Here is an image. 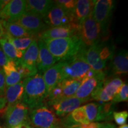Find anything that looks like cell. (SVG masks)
<instances>
[{
	"label": "cell",
	"mask_w": 128,
	"mask_h": 128,
	"mask_svg": "<svg viewBox=\"0 0 128 128\" xmlns=\"http://www.w3.org/2000/svg\"><path fill=\"white\" fill-rule=\"evenodd\" d=\"M89 122H96L100 121L99 105L98 103H90L84 106Z\"/></svg>",
	"instance_id": "cell-30"
},
{
	"label": "cell",
	"mask_w": 128,
	"mask_h": 128,
	"mask_svg": "<svg viewBox=\"0 0 128 128\" xmlns=\"http://www.w3.org/2000/svg\"><path fill=\"white\" fill-rule=\"evenodd\" d=\"M98 128H116L114 124H111V123L105 122L101 124L100 123V126Z\"/></svg>",
	"instance_id": "cell-38"
},
{
	"label": "cell",
	"mask_w": 128,
	"mask_h": 128,
	"mask_svg": "<svg viewBox=\"0 0 128 128\" xmlns=\"http://www.w3.org/2000/svg\"><path fill=\"white\" fill-rule=\"evenodd\" d=\"M8 2L9 1H2V0H0V11L5 7V6Z\"/></svg>",
	"instance_id": "cell-40"
},
{
	"label": "cell",
	"mask_w": 128,
	"mask_h": 128,
	"mask_svg": "<svg viewBox=\"0 0 128 128\" xmlns=\"http://www.w3.org/2000/svg\"><path fill=\"white\" fill-rule=\"evenodd\" d=\"M24 93L23 80H22L17 84L12 85L7 87L5 92V97L8 103V106L22 102Z\"/></svg>",
	"instance_id": "cell-24"
},
{
	"label": "cell",
	"mask_w": 128,
	"mask_h": 128,
	"mask_svg": "<svg viewBox=\"0 0 128 128\" xmlns=\"http://www.w3.org/2000/svg\"><path fill=\"white\" fill-rule=\"evenodd\" d=\"M87 101L76 98L75 96L64 98L52 106V108L55 111L56 115L64 117L71 113L76 108H79L82 104Z\"/></svg>",
	"instance_id": "cell-17"
},
{
	"label": "cell",
	"mask_w": 128,
	"mask_h": 128,
	"mask_svg": "<svg viewBox=\"0 0 128 128\" xmlns=\"http://www.w3.org/2000/svg\"><path fill=\"white\" fill-rule=\"evenodd\" d=\"M81 81L76 80H64L58 83L56 86L48 94L45 102L52 106L64 98L73 97L81 84Z\"/></svg>",
	"instance_id": "cell-6"
},
{
	"label": "cell",
	"mask_w": 128,
	"mask_h": 128,
	"mask_svg": "<svg viewBox=\"0 0 128 128\" xmlns=\"http://www.w3.org/2000/svg\"><path fill=\"white\" fill-rule=\"evenodd\" d=\"M12 128H33L32 127L31 124H30V121L28 120L26 121L25 122L23 123V124H19V125L16 126L15 127Z\"/></svg>",
	"instance_id": "cell-37"
},
{
	"label": "cell",
	"mask_w": 128,
	"mask_h": 128,
	"mask_svg": "<svg viewBox=\"0 0 128 128\" xmlns=\"http://www.w3.org/2000/svg\"><path fill=\"white\" fill-rule=\"evenodd\" d=\"M86 50L68 60L61 62L60 72V81L64 80L72 79L81 81L85 78L91 67L86 62L84 58Z\"/></svg>",
	"instance_id": "cell-3"
},
{
	"label": "cell",
	"mask_w": 128,
	"mask_h": 128,
	"mask_svg": "<svg viewBox=\"0 0 128 128\" xmlns=\"http://www.w3.org/2000/svg\"><path fill=\"white\" fill-rule=\"evenodd\" d=\"M78 128L77 126H73V127H71V128Z\"/></svg>",
	"instance_id": "cell-43"
},
{
	"label": "cell",
	"mask_w": 128,
	"mask_h": 128,
	"mask_svg": "<svg viewBox=\"0 0 128 128\" xmlns=\"http://www.w3.org/2000/svg\"><path fill=\"white\" fill-rule=\"evenodd\" d=\"M6 86L7 87L16 84L22 81V76L19 73L17 66V62L9 60L7 63L3 66Z\"/></svg>",
	"instance_id": "cell-22"
},
{
	"label": "cell",
	"mask_w": 128,
	"mask_h": 128,
	"mask_svg": "<svg viewBox=\"0 0 128 128\" xmlns=\"http://www.w3.org/2000/svg\"><path fill=\"white\" fill-rule=\"evenodd\" d=\"M25 0H12L0 11V20L16 22L26 12Z\"/></svg>",
	"instance_id": "cell-12"
},
{
	"label": "cell",
	"mask_w": 128,
	"mask_h": 128,
	"mask_svg": "<svg viewBox=\"0 0 128 128\" xmlns=\"http://www.w3.org/2000/svg\"><path fill=\"white\" fill-rule=\"evenodd\" d=\"M112 71L115 75L127 74L128 71V54L126 49L120 50L113 58Z\"/></svg>",
	"instance_id": "cell-25"
},
{
	"label": "cell",
	"mask_w": 128,
	"mask_h": 128,
	"mask_svg": "<svg viewBox=\"0 0 128 128\" xmlns=\"http://www.w3.org/2000/svg\"><path fill=\"white\" fill-rule=\"evenodd\" d=\"M79 24L71 23L63 26L50 28L40 34V39L50 40L77 36Z\"/></svg>",
	"instance_id": "cell-13"
},
{
	"label": "cell",
	"mask_w": 128,
	"mask_h": 128,
	"mask_svg": "<svg viewBox=\"0 0 128 128\" xmlns=\"http://www.w3.org/2000/svg\"><path fill=\"white\" fill-rule=\"evenodd\" d=\"M119 128H128V125L127 124H124V125H122L120 126Z\"/></svg>",
	"instance_id": "cell-41"
},
{
	"label": "cell",
	"mask_w": 128,
	"mask_h": 128,
	"mask_svg": "<svg viewBox=\"0 0 128 128\" xmlns=\"http://www.w3.org/2000/svg\"><path fill=\"white\" fill-rule=\"evenodd\" d=\"M30 122L35 128H49L60 126V120L52 110L44 104L31 110Z\"/></svg>",
	"instance_id": "cell-5"
},
{
	"label": "cell",
	"mask_w": 128,
	"mask_h": 128,
	"mask_svg": "<svg viewBox=\"0 0 128 128\" xmlns=\"http://www.w3.org/2000/svg\"><path fill=\"white\" fill-rule=\"evenodd\" d=\"M96 1L78 0L71 13L72 23L80 24L92 13Z\"/></svg>",
	"instance_id": "cell-18"
},
{
	"label": "cell",
	"mask_w": 128,
	"mask_h": 128,
	"mask_svg": "<svg viewBox=\"0 0 128 128\" xmlns=\"http://www.w3.org/2000/svg\"><path fill=\"white\" fill-rule=\"evenodd\" d=\"M2 23L4 28L6 29V33L12 38H34V36L16 22H7L2 21Z\"/></svg>",
	"instance_id": "cell-26"
},
{
	"label": "cell",
	"mask_w": 128,
	"mask_h": 128,
	"mask_svg": "<svg viewBox=\"0 0 128 128\" xmlns=\"http://www.w3.org/2000/svg\"><path fill=\"white\" fill-rule=\"evenodd\" d=\"M128 85L127 83H124L119 90L113 98V103H119L122 102H128Z\"/></svg>",
	"instance_id": "cell-31"
},
{
	"label": "cell",
	"mask_w": 128,
	"mask_h": 128,
	"mask_svg": "<svg viewBox=\"0 0 128 128\" xmlns=\"http://www.w3.org/2000/svg\"><path fill=\"white\" fill-rule=\"evenodd\" d=\"M100 123L98 122H90L87 124H80L77 126L79 128H98Z\"/></svg>",
	"instance_id": "cell-36"
},
{
	"label": "cell",
	"mask_w": 128,
	"mask_h": 128,
	"mask_svg": "<svg viewBox=\"0 0 128 128\" xmlns=\"http://www.w3.org/2000/svg\"><path fill=\"white\" fill-rule=\"evenodd\" d=\"M0 45L2 50L9 60L16 61L23 56L24 52L17 49L7 39L3 38L0 39Z\"/></svg>",
	"instance_id": "cell-27"
},
{
	"label": "cell",
	"mask_w": 128,
	"mask_h": 128,
	"mask_svg": "<svg viewBox=\"0 0 128 128\" xmlns=\"http://www.w3.org/2000/svg\"><path fill=\"white\" fill-rule=\"evenodd\" d=\"M43 20L46 25L51 28L63 26L72 23L71 14L55 3Z\"/></svg>",
	"instance_id": "cell-11"
},
{
	"label": "cell",
	"mask_w": 128,
	"mask_h": 128,
	"mask_svg": "<svg viewBox=\"0 0 128 128\" xmlns=\"http://www.w3.org/2000/svg\"><path fill=\"white\" fill-rule=\"evenodd\" d=\"M38 44L39 54L37 60V70L40 74H42L55 65L57 60L48 50L44 40L38 39Z\"/></svg>",
	"instance_id": "cell-16"
},
{
	"label": "cell",
	"mask_w": 128,
	"mask_h": 128,
	"mask_svg": "<svg viewBox=\"0 0 128 128\" xmlns=\"http://www.w3.org/2000/svg\"><path fill=\"white\" fill-rule=\"evenodd\" d=\"M24 93L22 102L29 109L44 105L47 97V91L42 74L37 73L23 80Z\"/></svg>",
	"instance_id": "cell-2"
},
{
	"label": "cell",
	"mask_w": 128,
	"mask_h": 128,
	"mask_svg": "<svg viewBox=\"0 0 128 128\" xmlns=\"http://www.w3.org/2000/svg\"><path fill=\"white\" fill-rule=\"evenodd\" d=\"M105 74L103 71L100 72L94 77L86 78L82 80L75 94V97L87 102L92 99L93 96L103 86Z\"/></svg>",
	"instance_id": "cell-7"
},
{
	"label": "cell",
	"mask_w": 128,
	"mask_h": 128,
	"mask_svg": "<svg viewBox=\"0 0 128 128\" xmlns=\"http://www.w3.org/2000/svg\"><path fill=\"white\" fill-rule=\"evenodd\" d=\"M44 41L49 52L60 62L68 60L87 49L78 36Z\"/></svg>",
	"instance_id": "cell-1"
},
{
	"label": "cell",
	"mask_w": 128,
	"mask_h": 128,
	"mask_svg": "<svg viewBox=\"0 0 128 128\" xmlns=\"http://www.w3.org/2000/svg\"><path fill=\"white\" fill-rule=\"evenodd\" d=\"M16 23L22 26L34 36L38 34H40L48 28L40 16L28 12H24Z\"/></svg>",
	"instance_id": "cell-10"
},
{
	"label": "cell",
	"mask_w": 128,
	"mask_h": 128,
	"mask_svg": "<svg viewBox=\"0 0 128 128\" xmlns=\"http://www.w3.org/2000/svg\"><path fill=\"white\" fill-rule=\"evenodd\" d=\"M54 4L55 1L50 0H28L26 2V12L36 14L44 18Z\"/></svg>",
	"instance_id": "cell-20"
},
{
	"label": "cell",
	"mask_w": 128,
	"mask_h": 128,
	"mask_svg": "<svg viewBox=\"0 0 128 128\" xmlns=\"http://www.w3.org/2000/svg\"><path fill=\"white\" fill-rule=\"evenodd\" d=\"M64 124L67 127L71 128L82 124H88L87 114L84 107H79L69 114L63 121Z\"/></svg>",
	"instance_id": "cell-23"
},
{
	"label": "cell",
	"mask_w": 128,
	"mask_h": 128,
	"mask_svg": "<svg viewBox=\"0 0 128 128\" xmlns=\"http://www.w3.org/2000/svg\"><path fill=\"white\" fill-rule=\"evenodd\" d=\"M60 68L61 62H59L46 70L42 75L48 95L60 81Z\"/></svg>",
	"instance_id": "cell-21"
},
{
	"label": "cell",
	"mask_w": 128,
	"mask_h": 128,
	"mask_svg": "<svg viewBox=\"0 0 128 128\" xmlns=\"http://www.w3.org/2000/svg\"><path fill=\"white\" fill-rule=\"evenodd\" d=\"M102 29L92 16V12L79 24L77 36L86 49L100 42Z\"/></svg>",
	"instance_id": "cell-4"
},
{
	"label": "cell",
	"mask_w": 128,
	"mask_h": 128,
	"mask_svg": "<svg viewBox=\"0 0 128 128\" xmlns=\"http://www.w3.org/2000/svg\"><path fill=\"white\" fill-rule=\"evenodd\" d=\"M29 110L22 102L8 106L5 114L7 128H12L28 120Z\"/></svg>",
	"instance_id": "cell-9"
},
{
	"label": "cell",
	"mask_w": 128,
	"mask_h": 128,
	"mask_svg": "<svg viewBox=\"0 0 128 128\" xmlns=\"http://www.w3.org/2000/svg\"><path fill=\"white\" fill-rule=\"evenodd\" d=\"M6 81L4 71L2 70H0V97H4L6 92Z\"/></svg>",
	"instance_id": "cell-34"
},
{
	"label": "cell",
	"mask_w": 128,
	"mask_h": 128,
	"mask_svg": "<svg viewBox=\"0 0 128 128\" xmlns=\"http://www.w3.org/2000/svg\"><path fill=\"white\" fill-rule=\"evenodd\" d=\"M113 116L116 124L118 125L122 126L126 124L128 117V113L126 111L113 112Z\"/></svg>",
	"instance_id": "cell-33"
},
{
	"label": "cell",
	"mask_w": 128,
	"mask_h": 128,
	"mask_svg": "<svg viewBox=\"0 0 128 128\" xmlns=\"http://www.w3.org/2000/svg\"><path fill=\"white\" fill-rule=\"evenodd\" d=\"M5 34V30L3 26L2 21L0 20V39L3 38Z\"/></svg>",
	"instance_id": "cell-39"
},
{
	"label": "cell",
	"mask_w": 128,
	"mask_h": 128,
	"mask_svg": "<svg viewBox=\"0 0 128 128\" xmlns=\"http://www.w3.org/2000/svg\"><path fill=\"white\" fill-rule=\"evenodd\" d=\"M99 52L100 42L88 48L84 53V58L92 70L97 72H102L106 67V63L101 60Z\"/></svg>",
	"instance_id": "cell-19"
},
{
	"label": "cell",
	"mask_w": 128,
	"mask_h": 128,
	"mask_svg": "<svg viewBox=\"0 0 128 128\" xmlns=\"http://www.w3.org/2000/svg\"><path fill=\"white\" fill-rule=\"evenodd\" d=\"M3 38L7 39L16 49L19 50L23 51V52H25V50L30 45L33 40L35 39L33 37L22 38H12V37L8 34L7 33H6V32H5L4 36Z\"/></svg>",
	"instance_id": "cell-28"
},
{
	"label": "cell",
	"mask_w": 128,
	"mask_h": 128,
	"mask_svg": "<svg viewBox=\"0 0 128 128\" xmlns=\"http://www.w3.org/2000/svg\"><path fill=\"white\" fill-rule=\"evenodd\" d=\"M0 68H1V66H0ZM0 70H1V69H0Z\"/></svg>",
	"instance_id": "cell-44"
},
{
	"label": "cell",
	"mask_w": 128,
	"mask_h": 128,
	"mask_svg": "<svg viewBox=\"0 0 128 128\" xmlns=\"http://www.w3.org/2000/svg\"><path fill=\"white\" fill-rule=\"evenodd\" d=\"M99 112H100V120H108L112 119L115 107V104L112 101L105 103H99Z\"/></svg>",
	"instance_id": "cell-29"
},
{
	"label": "cell",
	"mask_w": 128,
	"mask_h": 128,
	"mask_svg": "<svg viewBox=\"0 0 128 128\" xmlns=\"http://www.w3.org/2000/svg\"><path fill=\"white\" fill-rule=\"evenodd\" d=\"M55 3L71 14L76 7V0H57L55 1Z\"/></svg>",
	"instance_id": "cell-32"
},
{
	"label": "cell",
	"mask_w": 128,
	"mask_h": 128,
	"mask_svg": "<svg viewBox=\"0 0 128 128\" xmlns=\"http://www.w3.org/2000/svg\"><path fill=\"white\" fill-rule=\"evenodd\" d=\"M123 84V81L119 78L108 80L104 82L103 87L93 96L92 99L99 103L111 102Z\"/></svg>",
	"instance_id": "cell-14"
},
{
	"label": "cell",
	"mask_w": 128,
	"mask_h": 128,
	"mask_svg": "<svg viewBox=\"0 0 128 128\" xmlns=\"http://www.w3.org/2000/svg\"><path fill=\"white\" fill-rule=\"evenodd\" d=\"M61 128L60 126H54V127H52V128Z\"/></svg>",
	"instance_id": "cell-42"
},
{
	"label": "cell",
	"mask_w": 128,
	"mask_h": 128,
	"mask_svg": "<svg viewBox=\"0 0 128 128\" xmlns=\"http://www.w3.org/2000/svg\"><path fill=\"white\" fill-rule=\"evenodd\" d=\"M114 6V1L112 0H97L95 1L92 16L100 25L101 29L105 30L107 25L111 18L112 11Z\"/></svg>",
	"instance_id": "cell-8"
},
{
	"label": "cell",
	"mask_w": 128,
	"mask_h": 128,
	"mask_svg": "<svg viewBox=\"0 0 128 128\" xmlns=\"http://www.w3.org/2000/svg\"><path fill=\"white\" fill-rule=\"evenodd\" d=\"M9 60L8 58L4 52H3L1 48H0V66H3L4 65H6L8 61Z\"/></svg>",
	"instance_id": "cell-35"
},
{
	"label": "cell",
	"mask_w": 128,
	"mask_h": 128,
	"mask_svg": "<svg viewBox=\"0 0 128 128\" xmlns=\"http://www.w3.org/2000/svg\"><path fill=\"white\" fill-rule=\"evenodd\" d=\"M39 48L38 39L33 40L30 45L25 50L23 56L18 60L19 63L31 72L32 76L38 72L37 70V60H38Z\"/></svg>",
	"instance_id": "cell-15"
}]
</instances>
